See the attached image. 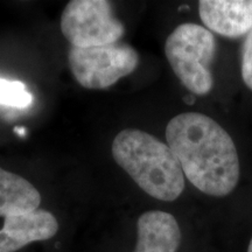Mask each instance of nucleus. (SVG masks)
Returning a JSON list of instances; mask_svg holds the SVG:
<instances>
[{"instance_id": "nucleus-1", "label": "nucleus", "mask_w": 252, "mask_h": 252, "mask_svg": "<svg viewBox=\"0 0 252 252\" xmlns=\"http://www.w3.org/2000/svg\"><path fill=\"white\" fill-rule=\"evenodd\" d=\"M166 139L186 178L198 190L223 197L236 188L241 173L237 150L213 118L198 112L175 116L167 124Z\"/></svg>"}, {"instance_id": "nucleus-2", "label": "nucleus", "mask_w": 252, "mask_h": 252, "mask_svg": "<svg viewBox=\"0 0 252 252\" xmlns=\"http://www.w3.org/2000/svg\"><path fill=\"white\" fill-rule=\"evenodd\" d=\"M116 163L146 194L172 202L185 189V174L168 145L137 128H125L112 143Z\"/></svg>"}, {"instance_id": "nucleus-3", "label": "nucleus", "mask_w": 252, "mask_h": 252, "mask_svg": "<svg viewBox=\"0 0 252 252\" xmlns=\"http://www.w3.org/2000/svg\"><path fill=\"white\" fill-rule=\"evenodd\" d=\"M216 50L214 34L197 24H181L169 34L165 54L176 77L198 96L209 94L214 87L210 71Z\"/></svg>"}, {"instance_id": "nucleus-4", "label": "nucleus", "mask_w": 252, "mask_h": 252, "mask_svg": "<svg viewBox=\"0 0 252 252\" xmlns=\"http://www.w3.org/2000/svg\"><path fill=\"white\" fill-rule=\"evenodd\" d=\"M69 67L75 80L86 89H108L137 69L139 55L124 42L77 48L68 53Z\"/></svg>"}, {"instance_id": "nucleus-5", "label": "nucleus", "mask_w": 252, "mask_h": 252, "mask_svg": "<svg viewBox=\"0 0 252 252\" xmlns=\"http://www.w3.org/2000/svg\"><path fill=\"white\" fill-rule=\"evenodd\" d=\"M60 26L63 36L77 48L118 42L125 33L106 0H71L63 9Z\"/></svg>"}, {"instance_id": "nucleus-6", "label": "nucleus", "mask_w": 252, "mask_h": 252, "mask_svg": "<svg viewBox=\"0 0 252 252\" xmlns=\"http://www.w3.org/2000/svg\"><path fill=\"white\" fill-rule=\"evenodd\" d=\"M58 231L56 217L43 209L6 217L0 228V252H15L33 242L48 241Z\"/></svg>"}, {"instance_id": "nucleus-7", "label": "nucleus", "mask_w": 252, "mask_h": 252, "mask_svg": "<svg viewBox=\"0 0 252 252\" xmlns=\"http://www.w3.org/2000/svg\"><path fill=\"white\" fill-rule=\"evenodd\" d=\"M200 18L207 30L238 37L252 30V0H201Z\"/></svg>"}, {"instance_id": "nucleus-8", "label": "nucleus", "mask_w": 252, "mask_h": 252, "mask_svg": "<svg viewBox=\"0 0 252 252\" xmlns=\"http://www.w3.org/2000/svg\"><path fill=\"white\" fill-rule=\"evenodd\" d=\"M181 238L180 226L172 214L151 210L137 220V245L133 252H176Z\"/></svg>"}, {"instance_id": "nucleus-9", "label": "nucleus", "mask_w": 252, "mask_h": 252, "mask_svg": "<svg viewBox=\"0 0 252 252\" xmlns=\"http://www.w3.org/2000/svg\"><path fill=\"white\" fill-rule=\"evenodd\" d=\"M40 203L39 190L30 181L0 167V216L6 219L35 212Z\"/></svg>"}, {"instance_id": "nucleus-10", "label": "nucleus", "mask_w": 252, "mask_h": 252, "mask_svg": "<svg viewBox=\"0 0 252 252\" xmlns=\"http://www.w3.org/2000/svg\"><path fill=\"white\" fill-rule=\"evenodd\" d=\"M33 96L20 81L0 78V104L11 108L24 109L32 105Z\"/></svg>"}, {"instance_id": "nucleus-11", "label": "nucleus", "mask_w": 252, "mask_h": 252, "mask_svg": "<svg viewBox=\"0 0 252 252\" xmlns=\"http://www.w3.org/2000/svg\"><path fill=\"white\" fill-rule=\"evenodd\" d=\"M242 78L249 89L252 90V30L249 32L242 52Z\"/></svg>"}, {"instance_id": "nucleus-12", "label": "nucleus", "mask_w": 252, "mask_h": 252, "mask_svg": "<svg viewBox=\"0 0 252 252\" xmlns=\"http://www.w3.org/2000/svg\"><path fill=\"white\" fill-rule=\"evenodd\" d=\"M15 131L19 132V133H20V135H24L25 133H26V130H24V128H21V130H20V128H15Z\"/></svg>"}, {"instance_id": "nucleus-13", "label": "nucleus", "mask_w": 252, "mask_h": 252, "mask_svg": "<svg viewBox=\"0 0 252 252\" xmlns=\"http://www.w3.org/2000/svg\"><path fill=\"white\" fill-rule=\"evenodd\" d=\"M248 252H252V238L250 241V243H249V248H248Z\"/></svg>"}]
</instances>
